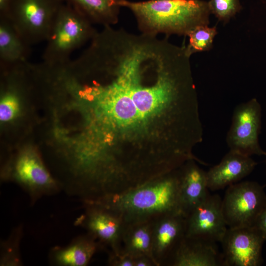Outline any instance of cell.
Here are the masks:
<instances>
[{
	"label": "cell",
	"instance_id": "21",
	"mask_svg": "<svg viewBox=\"0 0 266 266\" xmlns=\"http://www.w3.org/2000/svg\"><path fill=\"white\" fill-rule=\"evenodd\" d=\"M19 89L14 84H9L3 92L0 103V120L7 122L13 119L19 109Z\"/></svg>",
	"mask_w": 266,
	"mask_h": 266
},
{
	"label": "cell",
	"instance_id": "23",
	"mask_svg": "<svg viewBox=\"0 0 266 266\" xmlns=\"http://www.w3.org/2000/svg\"><path fill=\"white\" fill-rule=\"evenodd\" d=\"M108 264L111 266H134V257L130 255L122 250L118 253L109 251Z\"/></svg>",
	"mask_w": 266,
	"mask_h": 266
},
{
	"label": "cell",
	"instance_id": "16",
	"mask_svg": "<svg viewBox=\"0 0 266 266\" xmlns=\"http://www.w3.org/2000/svg\"><path fill=\"white\" fill-rule=\"evenodd\" d=\"M31 46L8 18L0 16V63L2 68L28 61Z\"/></svg>",
	"mask_w": 266,
	"mask_h": 266
},
{
	"label": "cell",
	"instance_id": "20",
	"mask_svg": "<svg viewBox=\"0 0 266 266\" xmlns=\"http://www.w3.org/2000/svg\"><path fill=\"white\" fill-rule=\"evenodd\" d=\"M215 27L200 26L192 30L187 36L189 42L185 46L187 54L190 57L196 52L208 51L212 46L213 39L217 34Z\"/></svg>",
	"mask_w": 266,
	"mask_h": 266
},
{
	"label": "cell",
	"instance_id": "6",
	"mask_svg": "<svg viewBox=\"0 0 266 266\" xmlns=\"http://www.w3.org/2000/svg\"><path fill=\"white\" fill-rule=\"evenodd\" d=\"M8 169L5 178L19 185L32 203L42 197L56 194L62 189L34 152H21Z\"/></svg>",
	"mask_w": 266,
	"mask_h": 266
},
{
	"label": "cell",
	"instance_id": "15",
	"mask_svg": "<svg viewBox=\"0 0 266 266\" xmlns=\"http://www.w3.org/2000/svg\"><path fill=\"white\" fill-rule=\"evenodd\" d=\"M102 248L88 233L77 236L65 246H55L49 253L50 263L58 266H86L95 253Z\"/></svg>",
	"mask_w": 266,
	"mask_h": 266
},
{
	"label": "cell",
	"instance_id": "25",
	"mask_svg": "<svg viewBox=\"0 0 266 266\" xmlns=\"http://www.w3.org/2000/svg\"><path fill=\"white\" fill-rule=\"evenodd\" d=\"M13 0H0V16H6Z\"/></svg>",
	"mask_w": 266,
	"mask_h": 266
},
{
	"label": "cell",
	"instance_id": "19",
	"mask_svg": "<svg viewBox=\"0 0 266 266\" xmlns=\"http://www.w3.org/2000/svg\"><path fill=\"white\" fill-rule=\"evenodd\" d=\"M23 228L20 225L14 228L9 236L0 242V266H21L23 261L20 252V244Z\"/></svg>",
	"mask_w": 266,
	"mask_h": 266
},
{
	"label": "cell",
	"instance_id": "14",
	"mask_svg": "<svg viewBox=\"0 0 266 266\" xmlns=\"http://www.w3.org/2000/svg\"><path fill=\"white\" fill-rule=\"evenodd\" d=\"M180 173L179 208L186 217L208 194L206 172L192 160Z\"/></svg>",
	"mask_w": 266,
	"mask_h": 266
},
{
	"label": "cell",
	"instance_id": "5",
	"mask_svg": "<svg viewBox=\"0 0 266 266\" xmlns=\"http://www.w3.org/2000/svg\"><path fill=\"white\" fill-rule=\"evenodd\" d=\"M266 206L264 186L255 181L228 186L222 200L223 216L230 228L255 226Z\"/></svg>",
	"mask_w": 266,
	"mask_h": 266
},
{
	"label": "cell",
	"instance_id": "8",
	"mask_svg": "<svg viewBox=\"0 0 266 266\" xmlns=\"http://www.w3.org/2000/svg\"><path fill=\"white\" fill-rule=\"evenodd\" d=\"M266 239L256 227L228 228L220 243L224 266H259Z\"/></svg>",
	"mask_w": 266,
	"mask_h": 266
},
{
	"label": "cell",
	"instance_id": "4",
	"mask_svg": "<svg viewBox=\"0 0 266 266\" xmlns=\"http://www.w3.org/2000/svg\"><path fill=\"white\" fill-rule=\"evenodd\" d=\"M64 0H13L7 17L30 46L46 41Z\"/></svg>",
	"mask_w": 266,
	"mask_h": 266
},
{
	"label": "cell",
	"instance_id": "26",
	"mask_svg": "<svg viewBox=\"0 0 266 266\" xmlns=\"http://www.w3.org/2000/svg\"><path fill=\"white\" fill-rule=\"evenodd\" d=\"M265 156H266V155Z\"/></svg>",
	"mask_w": 266,
	"mask_h": 266
},
{
	"label": "cell",
	"instance_id": "12",
	"mask_svg": "<svg viewBox=\"0 0 266 266\" xmlns=\"http://www.w3.org/2000/svg\"><path fill=\"white\" fill-rule=\"evenodd\" d=\"M257 165L251 157L229 151L206 172L208 188L214 191L237 183L250 174Z\"/></svg>",
	"mask_w": 266,
	"mask_h": 266
},
{
	"label": "cell",
	"instance_id": "22",
	"mask_svg": "<svg viewBox=\"0 0 266 266\" xmlns=\"http://www.w3.org/2000/svg\"><path fill=\"white\" fill-rule=\"evenodd\" d=\"M208 4L211 13L224 22H228L241 8L239 0H210Z\"/></svg>",
	"mask_w": 266,
	"mask_h": 266
},
{
	"label": "cell",
	"instance_id": "10",
	"mask_svg": "<svg viewBox=\"0 0 266 266\" xmlns=\"http://www.w3.org/2000/svg\"><path fill=\"white\" fill-rule=\"evenodd\" d=\"M222 199L210 193L185 217L186 236L220 242L228 226L222 208Z\"/></svg>",
	"mask_w": 266,
	"mask_h": 266
},
{
	"label": "cell",
	"instance_id": "17",
	"mask_svg": "<svg viewBox=\"0 0 266 266\" xmlns=\"http://www.w3.org/2000/svg\"><path fill=\"white\" fill-rule=\"evenodd\" d=\"M153 220L124 223L122 233L124 252L133 257L147 255L153 259Z\"/></svg>",
	"mask_w": 266,
	"mask_h": 266
},
{
	"label": "cell",
	"instance_id": "9",
	"mask_svg": "<svg viewBox=\"0 0 266 266\" xmlns=\"http://www.w3.org/2000/svg\"><path fill=\"white\" fill-rule=\"evenodd\" d=\"M85 211L74 225L84 228L102 248L119 252L122 250V233L124 222L118 215L101 206L83 203Z\"/></svg>",
	"mask_w": 266,
	"mask_h": 266
},
{
	"label": "cell",
	"instance_id": "3",
	"mask_svg": "<svg viewBox=\"0 0 266 266\" xmlns=\"http://www.w3.org/2000/svg\"><path fill=\"white\" fill-rule=\"evenodd\" d=\"M93 24L79 10L63 3L46 40L42 62L53 66L68 62L72 53L90 41L97 32Z\"/></svg>",
	"mask_w": 266,
	"mask_h": 266
},
{
	"label": "cell",
	"instance_id": "2",
	"mask_svg": "<svg viewBox=\"0 0 266 266\" xmlns=\"http://www.w3.org/2000/svg\"><path fill=\"white\" fill-rule=\"evenodd\" d=\"M121 6L132 12L141 33L155 36H187L197 27L208 26L211 14L202 0H122Z\"/></svg>",
	"mask_w": 266,
	"mask_h": 266
},
{
	"label": "cell",
	"instance_id": "11",
	"mask_svg": "<svg viewBox=\"0 0 266 266\" xmlns=\"http://www.w3.org/2000/svg\"><path fill=\"white\" fill-rule=\"evenodd\" d=\"M185 236V217L181 213L153 219L152 256L157 266H169Z\"/></svg>",
	"mask_w": 266,
	"mask_h": 266
},
{
	"label": "cell",
	"instance_id": "18",
	"mask_svg": "<svg viewBox=\"0 0 266 266\" xmlns=\"http://www.w3.org/2000/svg\"><path fill=\"white\" fill-rule=\"evenodd\" d=\"M79 10L93 24H116L119 20L122 0H64Z\"/></svg>",
	"mask_w": 266,
	"mask_h": 266
},
{
	"label": "cell",
	"instance_id": "7",
	"mask_svg": "<svg viewBox=\"0 0 266 266\" xmlns=\"http://www.w3.org/2000/svg\"><path fill=\"white\" fill-rule=\"evenodd\" d=\"M261 125L262 107L256 98L237 105L226 138L230 151L249 157L266 156L259 140Z\"/></svg>",
	"mask_w": 266,
	"mask_h": 266
},
{
	"label": "cell",
	"instance_id": "13",
	"mask_svg": "<svg viewBox=\"0 0 266 266\" xmlns=\"http://www.w3.org/2000/svg\"><path fill=\"white\" fill-rule=\"evenodd\" d=\"M169 266H224V262L216 243L185 236Z\"/></svg>",
	"mask_w": 266,
	"mask_h": 266
},
{
	"label": "cell",
	"instance_id": "1",
	"mask_svg": "<svg viewBox=\"0 0 266 266\" xmlns=\"http://www.w3.org/2000/svg\"><path fill=\"white\" fill-rule=\"evenodd\" d=\"M168 173L121 193L83 203L108 209L120 217L124 223L152 220L166 214L181 213L180 173Z\"/></svg>",
	"mask_w": 266,
	"mask_h": 266
},
{
	"label": "cell",
	"instance_id": "24",
	"mask_svg": "<svg viewBox=\"0 0 266 266\" xmlns=\"http://www.w3.org/2000/svg\"><path fill=\"white\" fill-rule=\"evenodd\" d=\"M255 226L262 232L266 240V206L259 217Z\"/></svg>",
	"mask_w": 266,
	"mask_h": 266
}]
</instances>
